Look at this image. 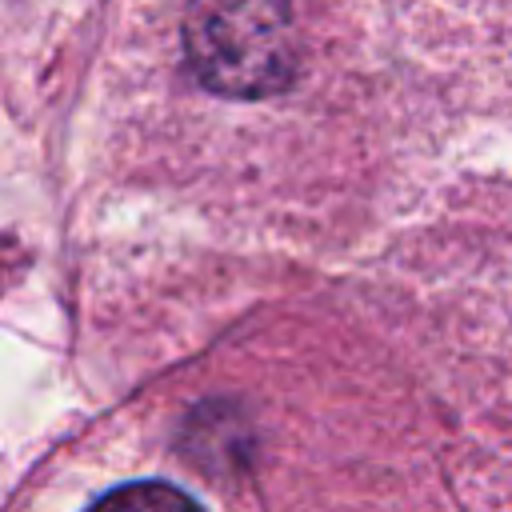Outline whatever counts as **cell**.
<instances>
[{
    "instance_id": "6da1fadb",
    "label": "cell",
    "mask_w": 512,
    "mask_h": 512,
    "mask_svg": "<svg viewBox=\"0 0 512 512\" xmlns=\"http://www.w3.org/2000/svg\"><path fill=\"white\" fill-rule=\"evenodd\" d=\"M184 48L196 80L236 100L288 88L296 64L284 0H188Z\"/></svg>"
},
{
    "instance_id": "7a4b0ae2",
    "label": "cell",
    "mask_w": 512,
    "mask_h": 512,
    "mask_svg": "<svg viewBox=\"0 0 512 512\" xmlns=\"http://www.w3.org/2000/svg\"><path fill=\"white\" fill-rule=\"evenodd\" d=\"M76 512H204V504L176 480L164 476H128L104 484Z\"/></svg>"
}]
</instances>
